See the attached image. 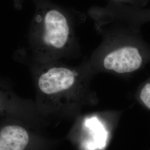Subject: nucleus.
Here are the masks:
<instances>
[{
    "instance_id": "f257e3e1",
    "label": "nucleus",
    "mask_w": 150,
    "mask_h": 150,
    "mask_svg": "<svg viewBox=\"0 0 150 150\" xmlns=\"http://www.w3.org/2000/svg\"><path fill=\"white\" fill-rule=\"evenodd\" d=\"M93 72L88 63L76 67L63 62L33 66L35 103L39 113L44 118L72 114L85 98Z\"/></svg>"
},
{
    "instance_id": "f03ea898",
    "label": "nucleus",
    "mask_w": 150,
    "mask_h": 150,
    "mask_svg": "<svg viewBox=\"0 0 150 150\" xmlns=\"http://www.w3.org/2000/svg\"><path fill=\"white\" fill-rule=\"evenodd\" d=\"M76 48L74 24L69 17L56 7L39 8L33 18L28 38L33 66L63 62Z\"/></svg>"
},
{
    "instance_id": "7ed1b4c3",
    "label": "nucleus",
    "mask_w": 150,
    "mask_h": 150,
    "mask_svg": "<svg viewBox=\"0 0 150 150\" xmlns=\"http://www.w3.org/2000/svg\"><path fill=\"white\" fill-rule=\"evenodd\" d=\"M143 56L136 46L126 36V31L111 33L105 38L88 62L92 70L120 75L139 70Z\"/></svg>"
},
{
    "instance_id": "20e7f679",
    "label": "nucleus",
    "mask_w": 150,
    "mask_h": 150,
    "mask_svg": "<svg viewBox=\"0 0 150 150\" xmlns=\"http://www.w3.org/2000/svg\"><path fill=\"white\" fill-rule=\"evenodd\" d=\"M38 130L20 120L2 118L0 150H48L52 142Z\"/></svg>"
},
{
    "instance_id": "39448f33",
    "label": "nucleus",
    "mask_w": 150,
    "mask_h": 150,
    "mask_svg": "<svg viewBox=\"0 0 150 150\" xmlns=\"http://www.w3.org/2000/svg\"><path fill=\"white\" fill-rule=\"evenodd\" d=\"M0 117L16 118L35 129L45 123L35 103L16 95L8 85L0 82Z\"/></svg>"
},
{
    "instance_id": "423d86ee",
    "label": "nucleus",
    "mask_w": 150,
    "mask_h": 150,
    "mask_svg": "<svg viewBox=\"0 0 150 150\" xmlns=\"http://www.w3.org/2000/svg\"><path fill=\"white\" fill-rule=\"evenodd\" d=\"M139 98L145 106L150 109V82L146 83L141 90Z\"/></svg>"
},
{
    "instance_id": "0eeeda50",
    "label": "nucleus",
    "mask_w": 150,
    "mask_h": 150,
    "mask_svg": "<svg viewBox=\"0 0 150 150\" xmlns=\"http://www.w3.org/2000/svg\"><path fill=\"white\" fill-rule=\"evenodd\" d=\"M117 1H126V0H117Z\"/></svg>"
}]
</instances>
